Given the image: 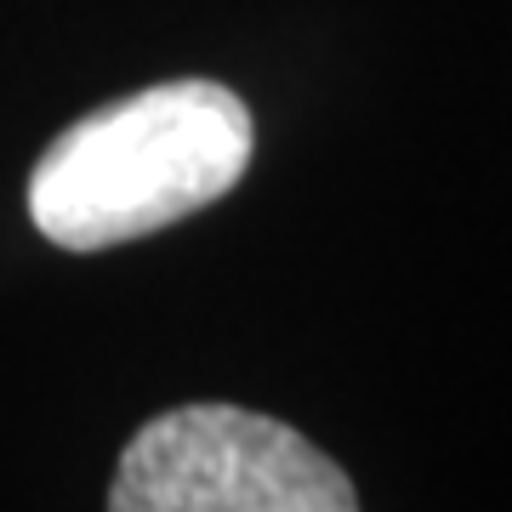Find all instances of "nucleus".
Returning a JSON list of instances; mask_svg holds the SVG:
<instances>
[{
    "label": "nucleus",
    "instance_id": "f257e3e1",
    "mask_svg": "<svg viewBox=\"0 0 512 512\" xmlns=\"http://www.w3.org/2000/svg\"><path fill=\"white\" fill-rule=\"evenodd\" d=\"M256 148L251 109L217 80H165L57 131L29 177V217L63 251L148 239L234 194Z\"/></svg>",
    "mask_w": 512,
    "mask_h": 512
},
{
    "label": "nucleus",
    "instance_id": "f03ea898",
    "mask_svg": "<svg viewBox=\"0 0 512 512\" xmlns=\"http://www.w3.org/2000/svg\"><path fill=\"white\" fill-rule=\"evenodd\" d=\"M109 512H359V490L291 421L177 404L126 444Z\"/></svg>",
    "mask_w": 512,
    "mask_h": 512
}]
</instances>
